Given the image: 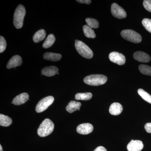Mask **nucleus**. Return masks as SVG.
Returning <instances> with one entry per match:
<instances>
[{"label": "nucleus", "instance_id": "obj_1", "mask_svg": "<svg viewBox=\"0 0 151 151\" xmlns=\"http://www.w3.org/2000/svg\"><path fill=\"white\" fill-rule=\"evenodd\" d=\"M54 128V124L51 120L47 119H45L38 129V135L42 137H47L52 133Z\"/></svg>", "mask_w": 151, "mask_h": 151}, {"label": "nucleus", "instance_id": "obj_2", "mask_svg": "<svg viewBox=\"0 0 151 151\" xmlns=\"http://www.w3.org/2000/svg\"><path fill=\"white\" fill-rule=\"evenodd\" d=\"M26 10L22 5H19L15 11L14 16V24L17 29L21 28L23 25Z\"/></svg>", "mask_w": 151, "mask_h": 151}, {"label": "nucleus", "instance_id": "obj_3", "mask_svg": "<svg viewBox=\"0 0 151 151\" xmlns=\"http://www.w3.org/2000/svg\"><path fill=\"white\" fill-rule=\"evenodd\" d=\"M108 78L105 75L101 74H92L84 78V83L91 86H97L105 84Z\"/></svg>", "mask_w": 151, "mask_h": 151}, {"label": "nucleus", "instance_id": "obj_4", "mask_svg": "<svg viewBox=\"0 0 151 151\" xmlns=\"http://www.w3.org/2000/svg\"><path fill=\"white\" fill-rule=\"evenodd\" d=\"M76 49L78 53L87 59H91L93 56V52L91 49L81 41L75 40Z\"/></svg>", "mask_w": 151, "mask_h": 151}, {"label": "nucleus", "instance_id": "obj_5", "mask_svg": "<svg viewBox=\"0 0 151 151\" xmlns=\"http://www.w3.org/2000/svg\"><path fill=\"white\" fill-rule=\"evenodd\" d=\"M121 35L124 39L133 43H139L142 41V37L140 35L133 30H124L121 32Z\"/></svg>", "mask_w": 151, "mask_h": 151}, {"label": "nucleus", "instance_id": "obj_6", "mask_svg": "<svg viewBox=\"0 0 151 151\" xmlns=\"http://www.w3.org/2000/svg\"><path fill=\"white\" fill-rule=\"evenodd\" d=\"M54 97L51 96H47L41 100L36 107V111L38 113L45 111L54 102Z\"/></svg>", "mask_w": 151, "mask_h": 151}, {"label": "nucleus", "instance_id": "obj_7", "mask_svg": "<svg viewBox=\"0 0 151 151\" xmlns=\"http://www.w3.org/2000/svg\"><path fill=\"white\" fill-rule=\"evenodd\" d=\"M111 13L112 15L119 19L125 18L127 16V14L124 9L116 3H113L111 6Z\"/></svg>", "mask_w": 151, "mask_h": 151}, {"label": "nucleus", "instance_id": "obj_8", "mask_svg": "<svg viewBox=\"0 0 151 151\" xmlns=\"http://www.w3.org/2000/svg\"><path fill=\"white\" fill-rule=\"evenodd\" d=\"M109 58L111 62L119 65H123L126 62V58L124 55L117 52H111L109 55Z\"/></svg>", "mask_w": 151, "mask_h": 151}, {"label": "nucleus", "instance_id": "obj_9", "mask_svg": "<svg viewBox=\"0 0 151 151\" xmlns=\"http://www.w3.org/2000/svg\"><path fill=\"white\" fill-rule=\"evenodd\" d=\"M93 127L89 123H84L78 125L76 128V131L78 134L83 135L88 134L93 132Z\"/></svg>", "mask_w": 151, "mask_h": 151}, {"label": "nucleus", "instance_id": "obj_10", "mask_svg": "<svg viewBox=\"0 0 151 151\" xmlns=\"http://www.w3.org/2000/svg\"><path fill=\"white\" fill-rule=\"evenodd\" d=\"M144 147V145L140 140L131 141L127 145L128 151H141Z\"/></svg>", "mask_w": 151, "mask_h": 151}, {"label": "nucleus", "instance_id": "obj_11", "mask_svg": "<svg viewBox=\"0 0 151 151\" xmlns=\"http://www.w3.org/2000/svg\"><path fill=\"white\" fill-rule=\"evenodd\" d=\"M22 63V58L19 55H16L13 56L9 60L6 67L8 69L14 68L17 66H20Z\"/></svg>", "mask_w": 151, "mask_h": 151}, {"label": "nucleus", "instance_id": "obj_12", "mask_svg": "<svg viewBox=\"0 0 151 151\" xmlns=\"http://www.w3.org/2000/svg\"><path fill=\"white\" fill-rule=\"evenodd\" d=\"M134 58L136 60L142 63H148L150 62L151 60L150 57L148 54L142 51L135 52Z\"/></svg>", "mask_w": 151, "mask_h": 151}, {"label": "nucleus", "instance_id": "obj_13", "mask_svg": "<svg viewBox=\"0 0 151 151\" xmlns=\"http://www.w3.org/2000/svg\"><path fill=\"white\" fill-rule=\"evenodd\" d=\"M29 94L27 93H23L17 96L13 99L12 103L14 105H19L24 104L28 100Z\"/></svg>", "mask_w": 151, "mask_h": 151}, {"label": "nucleus", "instance_id": "obj_14", "mask_svg": "<svg viewBox=\"0 0 151 151\" xmlns=\"http://www.w3.org/2000/svg\"><path fill=\"white\" fill-rule=\"evenodd\" d=\"M58 69L55 66H47L45 67L41 70L42 73L45 76H53L58 73Z\"/></svg>", "mask_w": 151, "mask_h": 151}, {"label": "nucleus", "instance_id": "obj_15", "mask_svg": "<svg viewBox=\"0 0 151 151\" xmlns=\"http://www.w3.org/2000/svg\"><path fill=\"white\" fill-rule=\"evenodd\" d=\"M122 105L118 103H114L111 104L109 108V112L111 115L118 116L121 114L123 111Z\"/></svg>", "mask_w": 151, "mask_h": 151}, {"label": "nucleus", "instance_id": "obj_16", "mask_svg": "<svg viewBox=\"0 0 151 151\" xmlns=\"http://www.w3.org/2000/svg\"><path fill=\"white\" fill-rule=\"evenodd\" d=\"M81 106V103L75 101L69 102L66 107V110L69 113H72L76 111H79Z\"/></svg>", "mask_w": 151, "mask_h": 151}, {"label": "nucleus", "instance_id": "obj_17", "mask_svg": "<svg viewBox=\"0 0 151 151\" xmlns=\"http://www.w3.org/2000/svg\"><path fill=\"white\" fill-rule=\"evenodd\" d=\"M62 58L61 54L53 52H46L43 55V58L47 60L52 61H57L60 60Z\"/></svg>", "mask_w": 151, "mask_h": 151}, {"label": "nucleus", "instance_id": "obj_18", "mask_svg": "<svg viewBox=\"0 0 151 151\" xmlns=\"http://www.w3.org/2000/svg\"><path fill=\"white\" fill-rule=\"evenodd\" d=\"M46 36V32L44 29H42L38 31L33 37V40L35 43H37L44 39Z\"/></svg>", "mask_w": 151, "mask_h": 151}, {"label": "nucleus", "instance_id": "obj_19", "mask_svg": "<svg viewBox=\"0 0 151 151\" xmlns=\"http://www.w3.org/2000/svg\"><path fill=\"white\" fill-rule=\"evenodd\" d=\"M12 123V120L9 116L3 114L0 115V125L2 127H7L10 126Z\"/></svg>", "mask_w": 151, "mask_h": 151}, {"label": "nucleus", "instance_id": "obj_20", "mask_svg": "<svg viewBox=\"0 0 151 151\" xmlns=\"http://www.w3.org/2000/svg\"><path fill=\"white\" fill-rule=\"evenodd\" d=\"M55 41V38L52 34L49 35L42 45L43 48H48L52 46Z\"/></svg>", "mask_w": 151, "mask_h": 151}, {"label": "nucleus", "instance_id": "obj_21", "mask_svg": "<svg viewBox=\"0 0 151 151\" xmlns=\"http://www.w3.org/2000/svg\"><path fill=\"white\" fill-rule=\"evenodd\" d=\"M83 30L84 35L86 37L89 38H94L96 37V35L94 31L87 25H85L83 26Z\"/></svg>", "mask_w": 151, "mask_h": 151}, {"label": "nucleus", "instance_id": "obj_22", "mask_svg": "<svg viewBox=\"0 0 151 151\" xmlns=\"http://www.w3.org/2000/svg\"><path fill=\"white\" fill-rule=\"evenodd\" d=\"M92 97V93L90 92H86L77 93L75 95V98L76 100H90Z\"/></svg>", "mask_w": 151, "mask_h": 151}, {"label": "nucleus", "instance_id": "obj_23", "mask_svg": "<svg viewBox=\"0 0 151 151\" xmlns=\"http://www.w3.org/2000/svg\"><path fill=\"white\" fill-rule=\"evenodd\" d=\"M138 93L144 100L151 104V95L142 89H138Z\"/></svg>", "mask_w": 151, "mask_h": 151}, {"label": "nucleus", "instance_id": "obj_24", "mask_svg": "<svg viewBox=\"0 0 151 151\" xmlns=\"http://www.w3.org/2000/svg\"><path fill=\"white\" fill-rule=\"evenodd\" d=\"M86 22L87 25L91 28L97 29L99 26V23L97 20L93 18H88L86 19Z\"/></svg>", "mask_w": 151, "mask_h": 151}, {"label": "nucleus", "instance_id": "obj_25", "mask_svg": "<svg viewBox=\"0 0 151 151\" xmlns=\"http://www.w3.org/2000/svg\"><path fill=\"white\" fill-rule=\"evenodd\" d=\"M139 70L145 75L151 76V67L148 65L141 64L139 67Z\"/></svg>", "mask_w": 151, "mask_h": 151}, {"label": "nucleus", "instance_id": "obj_26", "mask_svg": "<svg viewBox=\"0 0 151 151\" xmlns=\"http://www.w3.org/2000/svg\"><path fill=\"white\" fill-rule=\"evenodd\" d=\"M142 24L147 31L151 33V19L147 18L143 19Z\"/></svg>", "mask_w": 151, "mask_h": 151}, {"label": "nucleus", "instance_id": "obj_27", "mask_svg": "<svg viewBox=\"0 0 151 151\" xmlns=\"http://www.w3.org/2000/svg\"><path fill=\"white\" fill-rule=\"evenodd\" d=\"M6 42L4 38L2 36L0 37V52L2 53L6 50Z\"/></svg>", "mask_w": 151, "mask_h": 151}, {"label": "nucleus", "instance_id": "obj_28", "mask_svg": "<svg viewBox=\"0 0 151 151\" xmlns=\"http://www.w3.org/2000/svg\"><path fill=\"white\" fill-rule=\"evenodd\" d=\"M143 6L145 8L151 12V0H145L143 1Z\"/></svg>", "mask_w": 151, "mask_h": 151}, {"label": "nucleus", "instance_id": "obj_29", "mask_svg": "<svg viewBox=\"0 0 151 151\" xmlns=\"http://www.w3.org/2000/svg\"><path fill=\"white\" fill-rule=\"evenodd\" d=\"M145 129L148 133H151V123H148L145 126Z\"/></svg>", "mask_w": 151, "mask_h": 151}, {"label": "nucleus", "instance_id": "obj_30", "mask_svg": "<svg viewBox=\"0 0 151 151\" xmlns=\"http://www.w3.org/2000/svg\"><path fill=\"white\" fill-rule=\"evenodd\" d=\"M76 1L81 4H89L92 2L90 0H79V1Z\"/></svg>", "mask_w": 151, "mask_h": 151}, {"label": "nucleus", "instance_id": "obj_31", "mask_svg": "<svg viewBox=\"0 0 151 151\" xmlns=\"http://www.w3.org/2000/svg\"><path fill=\"white\" fill-rule=\"evenodd\" d=\"M94 151H107L106 149L104 147L102 146H100V147H97L96 148Z\"/></svg>", "mask_w": 151, "mask_h": 151}, {"label": "nucleus", "instance_id": "obj_32", "mask_svg": "<svg viewBox=\"0 0 151 151\" xmlns=\"http://www.w3.org/2000/svg\"><path fill=\"white\" fill-rule=\"evenodd\" d=\"M0 151H3L2 147L1 145H0Z\"/></svg>", "mask_w": 151, "mask_h": 151}]
</instances>
